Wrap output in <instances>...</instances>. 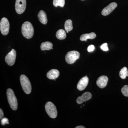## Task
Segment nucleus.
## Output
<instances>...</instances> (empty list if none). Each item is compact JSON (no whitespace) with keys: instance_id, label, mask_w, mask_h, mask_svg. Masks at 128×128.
<instances>
[{"instance_id":"ddd939ff","label":"nucleus","mask_w":128,"mask_h":128,"mask_svg":"<svg viewBox=\"0 0 128 128\" xmlns=\"http://www.w3.org/2000/svg\"><path fill=\"white\" fill-rule=\"evenodd\" d=\"M59 75V71L56 69L50 70L47 74V77L50 80H55L58 78Z\"/></svg>"},{"instance_id":"a211bd4d","label":"nucleus","mask_w":128,"mask_h":128,"mask_svg":"<svg viewBox=\"0 0 128 128\" xmlns=\"http://www.w3.org/2000/svg\"><path fill=\"white\" fill-rule=\"evenodd\" d=\"M65 29L67 33L71 31L73 29L72 22L70 19L67 20L66 21L64 24Z\"/></svg>"},{"instance_id":"4468645a","label":"nucleus","mask_w":128,"mask_h":128,"mask_svg":"<svg viewBox=\"0 0 128 128\" xmlns=\"http://www.w3.org/2000/svg\"><path fill=\"white\" fill-rule=\"evenodd\" d=\"M38 17L41 23L46 24L48 23V20L47 15L45 12L43 10H40L38 15Z\"/></svg>"},{"instance_id":"4be33fe9","label":"nucleus","mask_w":128,"mask_h":128,"mask_svg":"<svg viewBox=\"0 0 128 128\" xmlns=\"http://www.w3.org/2000/svg\"><path fill=\"white\" fill-rule=\"evenodd\" d=\"M1 124L3 126L6 124H9V120L6 118H3L1 120Z\"/></svg>"},{"instance_id":"f3484780","label":"nucleus","mask_w":128,"mask_h":128,"mask_svg":"<svg viewBox=\"0 0 128 128\" xmlns=\"http://www.w3.org/2000/svg\"><path fill=\"white\" fill-rule=\"evenodd\" d=\"M56 36L59 40L64 39L66 37V32L63 29H60L56 32Z\"/></svg>"},{"instance_id":"aec40b11","label":"nucleus","mask_w":128,"mask_h":128,"mask_svg":"<svg viewBox=\"0 0 128 128\" xmlns=\"http://www.w3.org/2000/svg\"><path fill=\"white\" fill-rule=\"evenodd\" d=\"M53 4L55 7L60 6L63 7L65 5V0H54Z\"/></svg>"},{"instance_id":"0eeeda50","label":"nucleus","mask_w":128,"mask_h":128,"mask_svg":"<svg viewBox=\"0 0 128 128\" xmlns=\"http://www.w3.org/2000/svg\"><path fill=\"white\" fill-rule=\"evenodd\" d=\"M26 6V0H16L15 8L17 13L22 14L25 11Z\"/></svg>"},{"instance_id":"39448f33","label":"nucleus","mask_w":128,"mask_h":128,"mask_svg":"<svg viewBox=\"0 0 128 128\" xmlns=\"http://www.w3.org/2000/svg\"><path fill=\"white\" fill-rule=\"evenodd\" d=\"M80 57V53L77 51L73 50L68 52L65 57L66 61L69 64L74 63Z\"/></svg>"},{"instance_id":"6ab92c4d","label":"nucleus","mask_w":128,"mask_h":128,"mask_svg":"<svg viewBox=\"0 0 128 128\" xmlns=\"http://www.w3.org/2000/svg\"><path fill=\"white\" fill-rule=\"evenodd\" d=\"M119 76L120 78L122 79H125L127 76H128V68L124 66L121 69L119 73Z\"/></svg>"},{"instance_id":"7ed1b4c3","label":"nucleus","mask_w":128,"mask_h":128,"mask_svg":"<svg viewBox=\"0 0 128 128\" xmlns=\"http://www.w3.org/2000/svg\"><path fill=\"white\" fill-rule=\"evenodd\" d=\"M20 82L24 92L26 94H30L32 92V87L28 78L25 75H22L20 76Z\"/></svg>"},{"instance_id":"5701e85b","label":"nucleus","mask_w":128,"mask_h":128,"mask_svg":"<svg viewBox=\"0 0 128 128\" xmlns=\"http://www.w3.org/2000/svg\"><path fill=\"white\" fill-rule=\"evenodd\" d=\"M101 48L104 51H108V44L105 43L102 44L100 46Z\"/></svg>"},{"instance_id":"f8f14e48","label":"nucleus","mask_w":128,"mask_h":128,"mask_svg":"<svg viewBox=\"0 0 128 128\" xmlns=\"http://www.w3.org/2000/svg\"><path fill=\"white\" fill-rule=\"evenodd\" d=\"M92 96V94L90 92H86L84 93L81 96L78 97L76 99V102L78 104H81L84 102L90 100Z\"/></svg>"},{"instance_id":"9d476101","label":"nucleus","mask_w":128,"mask_h":128,"mask_svg":"<svg viewBox=\"0 0 128 128\" xmlns=\"http://www.w3.org/2000/svg\"><path fill=\"white\" fill-rule=\"evenodd\" d=\"M89 82V79L86 76L82 77L79 81L77 86V89L79 90L82 91L84 90L86 87Z\"/></svg>"},{"instance_id":"2eb2a0df","label":"nucleus","mask_w":128,"mask_h":128,"mask_svg":"<svg viewBox=\"0 0 128 128\" xmlns=\"http://www.w3.org/2000/svg\"><path fill=\"white\" fill-rule=\"evenodd\" d=\"M96 34L95 33L91 32L90 34H82L80 37V40L82 41H86L88 39H94L96 38Z\"/></svg>"},{"instance_id":"bb28decb","label":"nucleus","mask_w":128,"mask_h":128,"mask_svg":"<svg viewBox=\"0 0 128 128\" xmlns=\"http://www.w3.org/2000/svg\"></svg>"},{"instance_id":"f03ea898","label":"nucleus","mask_w":128,"mask_h":128,"mask_svg":"<svg viewBox=\"0 0 128 128\" xmlns=\"http://www.w3.org/2000/svg\"><path fill=\"white\" fill-rule=\"evenodd\" d=\"M6 95L10 107L12 110H16L18 107V103L17 99L13 90L10 88L8 89L6 91Z\"/></svg>"},{"instance_id":"393cba45","label":"nucleus","mask_w":128,"mask_h":128,"mask_svg":"<svg viewBox=\"0 0 128 128\" xmlns=\"http://www.w3.org/2000/svg\"><path fill=\"white\" fill-rule=\"evenodd\" d=\"M4 116V113L2 112V109H0V119H1Z\"/></svg>"},{"instance_id":"6e6552de","label":"nucleus","mask_w":128,"mask_h":128,"mask_svg":"<svg viewBox=\"0 0 128 128\" xmlns=\"http://www.w3.org/2000/svg\"><path fill=\"white\" fill-rule=\"evenodd\" d=\"M16 53L14 49H12L6 55L5 57V61L8 65L12 66L14 64L16 60Z\"/></svg>"},{"instance_id":"dca6fc26","label":"nucleus","mask_w":128,"mask_h":128,"mask_svg":"<svg viewBox=\"0 0 128 128\" xmlns=\"http://www.w3.org/2000/svg\"><path fill=\"white\" fill-rule=\"evenodd\" d=\"M53 44L50 42L42 43L41 45V49L42 50H49L53 49Z\"/></svg>"},{"instance_id":"412c9836","label":"nucleus","mask_w":128,"mask_h":128,"mask_svg":"<svg viewBox=\"0 0 128 128\" xmlns=\"http://www.w3.org/2000/svg\"><path fill=\"white\" fill-rule=\"evenodd\" d=\"M121 91L124 96L128 97V85L124 86L121 89Z\"/></svg>"},{"instance_id":"20e7f679","label":"nucleus","mask_w":128,"mask_h":128,"mask_svg":"<svg viewBox=\"0 0 128 128\" xmlns=\"http://www.w3.org/2000/svg\"><path fill=\"white\" fill-rule=\"evenodd\" d=\"M45 110L48 115L51 118H54L57 115V111L55 105L49 102L46 103L45 106Z\"/></svg>"},{"instance_id":"f257e3e1","label":"nucleus","mask_w":128,"mask_h":128,"mask_svg":"<svg viewBox=\"0 0 128 128\" xmlns=\"http://www.w3.org/2000/svg\"><path fill=\"white\" fill-rule=\"evenodd\" d=\"M22 32L24 36L27 39L32 38L34 34V28L32 24L26 22L22 24Z\"/></svg>"},{"instance_id":"a878e982","label":"nucleus","mask_w":128,"mask_h":128,"mask_svg":"<svg viewBox=\"0 0 128 128\" xmlns=\"http://www.w3.org/2000/svg\"><path fill=\"white\" fill-rule=\"evenodd\" d=\"M85 127L84 126H76V128H85Z\"/></svg>"},{"instance_id":"9b49d317","label":"nucleus","mask_w":128,"mask_h":128,"mask_svg":"<svg viewBox=\"0 0 128 128\" xmlns=\"http://www.w3.org/2000/svg\"><path fill=\"white\" fill-rule=\"evenodd\" d=\"M108 80V78L107 76H101L97 80V85L100 88H104L107 84Z\"/></svg>"},{"instance_id":"423d86ee","label":"nucleus","mask_w":128,"mask_h":128,"mask_svg":"<svg viewBox=\"0 0 128 128\" xmlns=\"http://www.w3.org/2000/svg\"><path fill=\"white\" fill-rule=\"evenodd\" d=\"M10 24L8 19L6 18H2L0 22V30L3 35H7L9 33Z\"/></svg>"},{"instance_id":"b1692460","label":"nucleus","mask_w":128,"mask_h":128,"mask_svg":"<svg viewBox=\"0 0 128 128\" xmlns=\"http://www.w3.org/2000/svg\"><path fill=\"white\" fill-rule=\"evenodd\" d=\"M95 47L93 45H90L88 48V51L89 52H92L94 50Z\"/></svg>"},{"instance_id":"1a4fd4ad","label":"nucleus","mask_w":128,"mask_h":128,"mask_svg":"<svg viewBox=\"0 0 128 128\" xmlns=\"http://www.w3.org/2000/svg\"><path fill=\"white\" fill-rule=\"evenodd\" d=\"M117 5L116 2H112L102 10V14L104 16H107L109 15L117 7Z\"/></svg>"}]
</instances>
